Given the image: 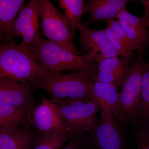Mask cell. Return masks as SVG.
<instances>
[{
    "instance_id": "28",
    "label": "cell",
    "mask_w": 149,
    "mask_h": 149,
    "mask_svg": "<svg viewBox=\"0 0 149 149\" xmlns=\"http://www.w3.org/2000/svg\"></svg>"
},
{
    "instance_id": "15",
    "label": "cell",
    "mask_w": 149,
    "mask_h": 149,
    "mask_svg": "<svg viewBox=\"0 0 149 149\" xmlns=\"http://www.w3.org/2000/svg\"><path fill=\"white\" fill-rule=\"evenodd\" d=\"M131 0H89L85 5V13L89 14L90 18L82 23L89 27L91 24L100 21L114 18L118 11Z\"/></svg>"
},
{
    "instance_id": "7",
    "label": "cell",
    "mask_w": 149,
    "mask_h": 149,
    "mask_svg": "<svg viewBox=\"0 0 149 149\" xmlns=\"http://www.w3.org/2000/svg\"><path fill=\"white\" fill-rule=\"evenodd\" d=\"M100 111L95 126L83 139V149H127L121 125L111 113Z\"/></svg>"
},
{
    "instance_id": "5",
    "label": "cell",
    "mask_w": 149,
    "mask_h": 149,
    "mask_svg": "<svg viewBox=\"0 0 149 149\" xmlns=\"http://www.w3.org/2000/svg\"><path fill=\"white\" fill-rule=\"evenodd\" d=\"M53 104L70 139L90 132L97 122L100 106L95 98L64 100Z\"/></svg>"
},
{
    "instance_id": "8",
    "label": "cell",
    "mask_w": 149,
    "mask_h": 149,
    "mask_svg": "<svg viewBox=\"0 0 149 149\" xmlns=\"http://www.w3.org/2000/svg\"><path fill=\"white\" fill-rule=\"evenodd\" d=\"M15 37H21L22 45H33L43 38L40 30L38 0H29L19 11L14 26Z\"/></svg>"
},
{
    "instance_id": "27",
    "label": "cell",
    "mask_w": 149,
    "mask_h": 149,
    "mask_svg": "<svg viewBox=\"0 0 149 149\" xmlns=\"http://www.w3.org/2000/svg\"><path fill=\"white\" fill-rule=\"evenodd\" d=\"M140 2L143 5L144 16L147 25L149 26V1L148 0H140Z\"/></svg>"
},
{
    "instance_id": "10",
    "label": "cell",
    "mask_w": 149,
    "mask_h": 149,
    "mask_svg": "<svg viewBox=\"0 0 149 149\" xmlns=\"http://www.w3.org/2000/svg\"><path fill=\"white\" fill-rule=\"evenodd\" d=\"M77 29L80 33L78 46L97 62L120 56L102 29H91L83 24L78 25Z\"/></svg>"
},
{
    "instance_id": "1",
    "label": "cell",
    "mask_w": 149,
    "mask_h": 149,
    "mask_svg": "<svg viewBox=\"0 0 149 149\" xmlns=\"http://www.w3.org/2000/svg\"><path fill=\"white\" fill-rule=\"evenodd\" d=\"M32 82L37 89L47 93L53 103L66 100L94 98V82L88 72L46 71Z\"/></svg>"
},
{
    "instance_id": "4",
    "label": "cell",
    "mask_w": 149,
    "mask_h": 149,
    "mask_svg": "<svg viewBox=\"0 0 149 149\" xmlns=\"http://www.w3.org/2000/svg\"><path fill=\"white\" fill-rule=\"evenodd\" d=\"M46 71L27 47L16 42L0 46V78L32 82Z\"/></svg>"
},
{
    "instance_id": "3",
    "label": "cell",
    "mask_w": 149,
    "mask_h": 149,
    "mask_svg": "<svg viewBox=\"0 0 149 149\" xmlns=\"http://www.w3.org/2000/svg\"><path fill=\"white\" fill-rule=\"evenodd\" d=\"M144 57L141 54L136 56L121 84L119 106L113 115L120 125H131L135 127L141 121L142 79L146 68L149 65Z\"/></svg>"
},
{
    "instance_id": "2",
    "label": "cell",
    "mask_w": 149,
    "mask_h": 149,
    "mask_svg": "<svg viewBox=\"0 0 149 149\" xmlns=\"http://www.w3.org/2000/svg\"><path fill=\"white\" fill-rule=\"evenodd\" d=\"M27 47L47 71L83 72L92 75L98 63L89 55L74 54L43 37Z\"/></svg>"
},
{
    "instance_id": "17",
    "label": "cell",
    "mask_w": 149,
    "mask_h": 149,
    "mask_svg": "<svg viewBox=\"0 0 149 149\" xmlns=\"http://www.w3.org/2000/svg\"><path fill=\"white\" fill-rule=\"evenodd\" d=\"M30 111L26 108L0 104V127L30 125Z\"/></svg>"
},
{
    "instance_id": "12",
    "label": "cell",
    "mask_w": 149,
    "mask_h": 149,
    "mask_svg": "<svg viewBox=\"0 0 149 149\" xmlns=\"http://www.w3.org/2000/svg\"><path fill=\"white\" fill-rule=\"evenodd\" d=\"M40 100L39 104L30 111L31 127L39 135L65 130L54 104L43 96L40 98Z\"/></svg>"
},
{
    "instance_id": "16",
    "label": "cell",
    "mask_w": 149,
    "mask_h": 149,
    "mask_svg": "<svg viewBox=\"0 0 149 149\" xmlns=\"http://www.w3.org/2000/svg\"><path fill=\"white\" fill-rule=\"evenodd\" d=\"M117 88L109 83L95 81L93 93L99 106L100 111L114 115L119 106V93Z\"/></svg>"
},
{
    "instance_id": "18",
    "label": "cell",
    "mask_w": 149,
    "mask_h": 149,
    "mask_svg": "<svg viewBox=\"0 0 149 149\" xmlns=\"http://www.w3.org/2000/svg\"><path fill=\"white\" fill-rule=\"evenodd\" d=\"M61 9L64 10V15L69 22L70 31L73 35L77 30V27L82 24V18L85 13L84 0H57Z\"/></svg>"
},
{
    "instance_id": "14",
    "label": "cell",
    "mask_w": 149,
    "mask_h": 149,
    "mask_svg": "<svg viewBox=\"0 0 149 149\" xmlns=\"http://www.w3.org/2000/svg\"><path fill=\"white\" fill-rule=\"evenodd\" d=\"M25 0H0V46L15 42V22Z\"/></svg>"
},
{
    "instance_id": "9",
    "label": "cell",
    "mask_w": 149,
    "mask_h": 149,
    "mask_svg": "<svg viewBox=\"0 0 149 149\" xmlns=\"http://www.w3.org/2000/svg\"><path fill=\"white\" fill-rule=\"evenodd\" d=\"M33 82H17L0 78V104L22 107L30 110L40 103Z\"/></svg>"
},
{
    "instance_id": "13",
    "label": "cell",
    "mask_w": 149,
    "mask_h": 149,
    "mask_svg": "<svg viewBox=\"0 0 149 149\" xmlns=\"http://www.w3.org/2000/svg\"><path fill=\"white\" fill-rule=\"evenodd\" d=\"M38 135L30 125L0 127V149H31Z\"/></svg>"
},
{
    "instance_id": "24",
    "label": "cell",
    "mask_w": 149,
    "mask_h": 149,
    "mask_svg": "<svg viewBox=\"0 0 149 149\" xmlns=\"http://www.w3.org/2000/svg\"><path fill=\"white\" fill-rule=\"evenodd\" d=\"M102 30L106 35L110 42L120 56L132 57L136 56V53L125 45L109 27L106 26Z\"/></svg>"
},
{
    "instance_id": "20",
    "label": "cell",
    "mask_w": 149,
    "mask_h": 149,
    "mask_svg": "<svg viewBox=\"0 0 149 149\" xmlns=\"http://www.w3.org/2000/svg\"><path fill=\"white\" fill-rule=\"evenodd\" d=\"M120 19L141 32L147 38H149V26L147 25L143 17H139L130 13L126 8L123 7L118 11L114 19Z\"/></svg>"
},
{
    "instance_id": "11",
    "label": "cell",
    "mask_w": 149,
    "mask_h": 149,
    "mask_svg": "<svg viewBox=\"0 0 149 149\" xmlns=\"http://www.w3.org/2000/svg\"><path fill=\"white\" fill-rule=\"evenodd\" d=\"M136 56L111 58L98 62L92 75L93 82L109 83L118 89L126 77L130 63Z\"/></svg>"
},
{
    "instance_id": "6",
    "label": "cell",
    "mask_w": 149,
    "mask_h": 149,
    "mask_svg": "<svg viewBox=\"0 0 149 149\" xmlns=\"http://www.w3.org/2000/svg\"><path fill=\"white\" fill-rule=\"evenodd\" d=\"M41 35L49 42L70 52L80 55L70 31L69 22L49 0H38Z\"/></svg>"
},
{
    "instance_id": "23",
    "label": "cell",
    "mask_w": 149,
    "mask_h": 149,
    "mask_svg": "<svg viewBox=\"0 0 149 149\" xmlns=\"http://www.w3.org/2000/svg\"><path fill=\"white\" fill-rule=\"evenodd\" d=\"M106 22L107 27H109L115 35L131 51L137 53L138 54L145 56L146 54L131 42L124 29L115 19H110Z\"/></svg>"
},
{
    "instance_id": "21",
    "label": "cell",
    "mask_w": 149,
    "mask_h": 149,
    "mask_svg": "<svg viewBox=\"0 0 149 149\" xmlns=\"http://www.w3.org/2000/svg\"><path fill=\"white\" fill-rule=\"evenodd\" d=\"M141 121L149 122V65L143 75L141 93Z\"/></svg>"
},
{
    "instance_id": "26",
    "label": "cell",
    "mask_w": 149,
    "mask_h": 149,
    "mask_svg": "<svg viewBox=\"0 0 149 149\" xmlns=\"http://www.w3.org/2000/svg\"><path fill=\"white\" fill-rule=\"evenodd\" d=\"M85 137L83 135L71 138L60 149H83V141Z\"/></svg>"
},
{
    "instance_id": "25",
    "label": "cell",
    "mask_w": 149,
    "mask_h": 149,
    "mask_svg": "<svg viewBox=\"0 0 149 149\" xmlns=\"http://www.w3.org/2000/svg\"><path fill=\"white\" fill-rule=\"evenodd\" d=\"M134 129L136 149H149V122L140 123Z\"/></svg>"
},
{
    "instance_id": "19",
    "label": "cell",
    "mask_w": 149,
    "mask_h": 149,
    "mask_svg": "<svg viewBox=\"0 0 149 149\" xmlns=\"http://www.w3.org/2000/svg\"><path fill=\"white\" fill-rule=\"evenodd\" d=\"M70 139L65 130L39 135L31 149H60Z\"/></svg>"
},
{
    "instance_id": "22",
    "label": "cell",
    "mask_w": 149,
    "mask_h": 149,
    "mask_svg": "<svg viewBox=\"0 0 149 149\" xmlns=\"http://www.w3.org/2000/svg\"><path fill=\"white\" fill-rule=\"evenodd\" d=\"M116 20L124 29L131 42L146 53L149 45V38H147L138 30L130 27L122 20Z\"/></svg>"
}]
</instances>
